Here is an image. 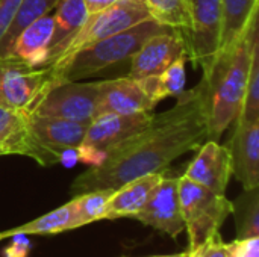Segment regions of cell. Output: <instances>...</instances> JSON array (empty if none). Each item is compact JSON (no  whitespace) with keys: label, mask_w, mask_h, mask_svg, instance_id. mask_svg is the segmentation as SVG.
<instances>
[{"label":"cell","mask_w":259,"mask_h":257,"mask_svg":"<svg viewBox=\"0 0 259 257\" xmlns=\"http://www.w3.org/2000/svg\"><path fill=\"white\" fill-rule=\"evenodd\" d=\"M191 26L185 38L187 58L196 68L202 70V77L211 71L222 42L223 9L222 0H190Z\"/></svg>","instance_id":"cell-6"},{"label":"cell","mask_w":259,"mask_h":257,"mask_svg":"<svg viewBox=\"0 0 259 257\" xmlns=\"http://www.w3.org/2000/svg\"><path fill=\"white\" fill-rule=\"evenodd\" d=\"M74 229V215H73V203L68 201L64 206L30 221L23 226L14 227L11 230L2 232L3 239L12 238L15 235H24V236H32V235H56L65 230Z\"/></svg>","instance_id":"cell-21"},{"label":"cell","mask_w":259,"mask_h":257,"mask_svg":"<svg viewBox=\"0 0 259 257\" xmlns=\"http://www.w3.org/2000/svg\"><path fill=\"white\" fill-rule=\"evenodd\" d=\"M147 18H150V14L146 0H117L103 11L90 14L83 26L71 38L47 55L44 67L55 65L70 58L77 50L126 30Z\"/></svg>","instance_id":"cell-4"},{"label":"cell","mask_w":259,"mask_h":257,"mask_svg":"<svg viewBox=\"0 0 259 257\" xmlns=\"http://www.w3.org/2000/svg\"><path fill=\"white\" fill-rule=\"evenodd\" d=\"M179 200L190 241L188 253H193L220 230L232 214V201L226 195L215 194L185 176L179 177Z\"/></svg>","instance_id":"cell-5"},{"label":"cell","mask_w":259,"mask_h":257,"mask_svg":"<svg viewBox=\"0 0 259 257\" xmlns=\"http://www.w3.org/2000/svg\"><path fill=\"white\" fill-rule=\"evenodd\" d=\"M153 112H135V114H105L94 118L87 129L82 145L77 148V158L91 167L99 165L105 153L144 129Z\"/></svg>","instance_id":"cell-7"},{"label":"cell","mask_w":259,"mask_h":257,"mask_svg":"<svg viewBox=\"0 0 259 257\" xmlns=\"http://www.w3.org/2000/svg\"><path fill=\"white\" fill-rule=\"evenodd\" d=\"M187 58L185 41L179 30L170 29L147 39L131 58V79L158 76L179 58Z\"/></svg>","instance_id":"cell-12"},{"label":"cell","mask_w":259,"mask_h":257,"mask_svg":"<svg viewBox=\"0 0 259 257\" xmlns=\"http://www.w3.org/2000/svg\"><path fill=\"white\" fill-rule=\"evenodd\" d=\"M0 241H3V235H2V232H0Z\"/></svg>","instance_id":"cell-33"},{"label":"cell","mask_w":259,"mask_h":257,"mask_svg":"<svg viewBox=\"0 0 259 257\" xmlns=\"http://www.w3.org/2000/svg\"><path fill=\"white\" fill-rule=\"evenodd\" d=\"M226 147L232 176L244 189L259 188V121L235 120V130Z\"/></svg>","instance_id":"cell-13"},{"label":"cell","mask_w":259,"mask_h":257,"mask_svg":"<svg viewBox=\"0 0 259 257\" xmlns=\"http://www.w3.org/2000/svg\"><path fill=\"white\" fill-rule=\"evenodd\" d=\"M190 254L191 257H228V244L223 242L220 233L217 232L200 248Z\"/></svg>","instance_id":"cell-29"},{"label":"cell","mask_w":259,"mask_h":257,"mask_svg":"<svg viewBox=\"0 0 259 257\" xmlns=\"http://www.w3.org/2000/svg\"><path fill=\"white\" fill-rule=\"evenodd\" d=\"M114 192L115 189H99L74 195V198L71 200L74 229L83 227L99 220H105L106 204Z\"/></svg>","instance_id":"cell-26"},{"label":"cell","mask_w":259,"mask_h":257,"mask_svg":"<svg viewBox=\"0 0 259 257\" xmlns=\"http://www.w3.org/2000/svg\"><path fill=\"white\" fill-rule=\"evenodd\" d=\"M208 139V91L202 79L193 89L182 91L171 109L153 114L144 129L109 148L99 165L77 176L70 192L118 189L138 177L164 173L175 159Z\"/></svg>","instance_id":"cell-1"},{"label":"cell","mask_w":259,"mask_h":257,"mask_svg":"<svg viewBox=\"0 0 259 257\" xmlns=\"http://www.w3.org/2000/svg\"><path fill=\"white\" fill-rule=\"evenodd\" d=\"M55 8V30L47 55L61 44H64L68 38H71L83 26L90 15L83 0H59Z\"/></svg>","instance_id":"cell-20"},{"label":"cell","mask_w":259,"mask_h":257,"mask_svg":"<svg viewBox=\"0 0 259 257\" xmlns=\"http://www.w3.org/2000/svg\"><path fill=\"white\" fill-rule=\"evenodd\" d=\"M167 30L170 27L159 24L153 18H147L126 30L96 41L77 50L70 58L50 65L52 83L55 86L62 82H77L121 61L131 59L147 39Z\"/></svg>","instance_id":"cell-3"},{"label":"cell","mask_w":259,"mask_h":257,"mask_svg":"<svg viewBox=\"0 0 259 257\" xmlns=\"http://www.w3.org/2000/svg\"><path fill=\"white\" fill-rule=\"evenodd\" d=\"M150 18L162 26L179 30L185 41L191 18H190V0H146Z\"/></svg>","instance_id":"cell-24"},{"label":"cell","mask_w":259,"mask_h":257,"mask_svg":"<svg viewBox=\"0 0 259 257\" xmlns=\"http://www.w3.org/2000/svg\"><path fill=\"white\" fill-rule=\"evenodd\" d=\"M164 173H153L138 177L115 189L106 204L105 220L134 218L146 204L153 188L162 180Z\"/></svg>","instance_id":"cell-18"},{"label":"cell","mask_w":259,"mask_h":257,"mask_svg":"<svg viewBox=\"0 0 259 257\" xmlns=\"http://www.w3.org/2000/svg\"><path fill=\"white\" fill-rule=\"evenodd\" d=\"M53 30H55L53 14L47 12L38 20H35L32 24H29L17 36L8 58L21 62L30 68L44 67V62L47 59V52L52 42Z\"/></svg>","instance_id":"cell-17"},{"label":"cell","mask_w":259,"mask_h":257,"mask_svg":"<svg viewBox=\"0 0 259 257\" xmlns=\"http://www.w3.org/2000/svg\"><path fill=\"white\" fill-rule=\"evenodd\" d=\"M146 257H191V254H190V253H188V250H187V251L179 253V254H168V256H146Z\"/></svg>","instance_id":"cell-32"},{"label":"cell","mask_w":259,"mask_h":257,"mask_svg":"<svg viewBox=\"0 0 259 257\" xmlns=\"http://www.w3.org/2000/svg\"><path fill=\"white\" fill-rule=\"evenodd\" d=\"M223 27L220 52L231 47L259 12V0H222ZM219 52V53H220Z\"/></svg>","instance_id":"cell-19"},{"label":"cell","mask_w":259,"mask_h":257,"mask_svg":"<svg viewBox=\"0 0 259 257\" xmlns=\"http://www.w3.org/2000/svg\"><path fill=\"white\" fill-rule=\"evenodd\" d=\"M237 120L247 121V123L259 121V41L253 45L246 97Z\"/></svg>","instance_id":"cell-27"},{"label":"cell","mask_w":259,"mask_h":257,"mask_svg":"<svg viewBox=\"0 0 259 257\" xmlns=\"http://www.w3.org/2000/svg\"><path fill=\"white\" fill-rule=\"evenodd\" d=\"M21 0H0V39L11 26Z\"/></svg>","instance_id":"cell-30"},{"label":"cell","mask_w":259,"mask_h":257,"mask_svg":"<svg viewBox=\"0 0 259 257\" xmlns=\"http://www.w3.org/2000/svg\"><path fill=\"white\" fill-rule=\"evenodd\" d=\"M29 129L33 139L42 148L62 161V155L65 151L77 150L82 145L88 124L29 114Z\"/></svg>","instance_id":"cell-16"},{"label":"cell","mask_w":259,"mask_h":257,"mask_svg":"<svg viewBox=\"0 0 259 257\" xmlns=\"http://www.w3.org/2000/svg\"><path fill=\"white\" fill-rule=\"evenodd\" d=\"M134 220L176 239L185 230L179 200V177L164 176Z\"/></svg>","instance_id":"cell-10"},{"label":"cell","mask_w":259,"mask_h":257,"mask_svg":"<svg viewBox=\"0 0 259 257\" xmlns=\"http://www.w3.org/2000/svg\"><path fill=\"white\" fill-rule=\"evenodd\" d=\"M58 2L59 0H21L11 26L0 39V59H6L17 36L35 20L50 12L58 5Z\"/></svg>","instance_id":"cell-23"},{"label":"cell","mask_w":259,"mask_h":257,"mask_svg":"<svg viewBox=\"0 0 259 257\" xmlns=\"http://www.w3.org/2000/svg\"><path fill=\"white\" fill-rule=\"evenodd\" d=\"M194 183L225 195L231 171V156L226 145H220L217 141L208 139L199 147V153L187 167L184 174Z\"/></svg>","instance_id":"cell-14"},{"label":"cell","mask_w":259,"mask_h":257,"mask_svg":"<svg viewBox=\"0 0 259 257\" xmlns=\"http://www.w3.org/2000/svg\"><path fill=\"white\" fill-rule=\"evenodd\" d=\"M3 155L29 156L44 167L61 162L58 156L42 148L33 139L27 112L0 106V156Z\"/></svg>","instance_id":"cell-11"},{"label":"cell","mask_w":259,"mask_h":257,"mask_svg":"<svg viewBox=\"0 0 259 257\" xmlns=\"http://www.w3.org/2000/svg\"><path fill=\"white\" fill-rule=\"evenodd\" d=\"M185 56L175 61L165 71L158 76H149L143 79H135L140 82L150 100L158 105L161 100L170 95H179L185 86Z\"/></svg>","instance_id":"cell-22"},{"label":"cell","mask_w":259,"mask_h":257,"mask_svg":"<svg viewBox=\"0 0 259 257\" xmlns=\"http://www.w3.org/2000/svg\"><path fill=\"white\" fill-rule=\"evenodd\" d=\"M232 215L237 227V239L259 236V188L244 189L232 201Z\"/></svg>","instance_id":"cell-25"},{"label":"cell","mask_w":259,"mask_h":257,"mask_svg":"<svg viewBox=\"0 0 259 257\" xmlns=\"http://www.w3.org/2000/svg\"><path fill=\"white\" fill-rule=\"evenodd\" d=\"M258 14L238 39L219 53L208 76L202 77L206 82L208 135L212 141H219L241 112L252 64V52L255 42L259 41Z\"/></svg>","instance_id":"cell-2"},{"label":"cell","mask_w":259,"mask_h":257,"mask_svg":"<svg viewBox=\"0 0 259 257\" xmlns=\"http://www.w3.org/2000/svg\"><path fill=\"white\" fill-rule=\"evenodd\" d=\"M117 0H83L88 14H97L100 11H103L105 8L111 6L112 3H115Z\"/></svg>","instance_id":"cell-31"},{"label":"cell","mask_w":259,"mask_h":257,"mask_svg":"<svg viewBox=\"0 0 259 257\" xmlns=\"http://www.w3.org/2000/svg\"><path fill=\"white\" fill-rule=\"evenodd\" d=\"M99 89L100 82L58 83L50 88L27 114L90 124L94 118Z\"/></svg>","instance_id":"cell-9"},{"label":"cell","mask_w":259,"mask_h":257,"mask_svg":"<svg viewBox=\"0 0 259 257\" xmlns=\"http://www.w3.org/2000/svg\"><path fill=\"white\" fill-rule=\"evenodd\" d=\"M156 105L146 94L138 80L127 77L100 82L94 118L105 114L152 112ZM93 118V120H94Z\"/></svg>","instance_id":"cell-15"},{"label":"cell","mask_w":259,"mask_h":257,"mask_svg":"<svg viewBox=\"0 0 259 257\" xmlns=\"http://www.w3.org/2000/svg\"><path fill=\"white\" fill-rule=\"evenodd\" d=\"M228 257H259V236L235 239L228 244Z\"/></svg>","instance_id":"cell-28"},{"label":"cell","mask_w":259,"mask_h":257,"mask_svg":"<svg viewBox=\"0 0 259 257\" xmlns=\"http://www.w3.org/2000/svg\"><path fill=\"white\" fill-rule=\"evenodd\" d=\"M53 86L49 67L30 68L14 59H0V106L29 112Z\"/></svg>","instance_id":"cell-8"}]
</instances>
